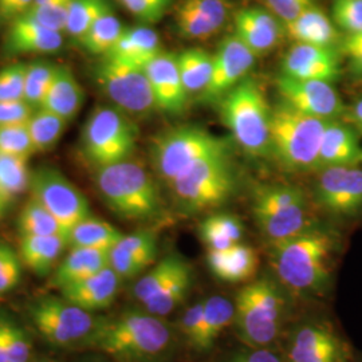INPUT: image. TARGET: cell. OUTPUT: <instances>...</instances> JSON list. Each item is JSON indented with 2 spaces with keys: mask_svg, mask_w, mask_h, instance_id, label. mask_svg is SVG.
Listing matches in <instances>:
<instances>
[{
  "mask_svg": "<svg viewBox=\"0 0 362 362\" xmlns=\"http://www.w3.org/2000/svg\"><path fill=\"white\" fill-rule=\"evenodd\" d=\"M124 26L113 11L103 15L90 30L81 39V45L86 52L104 57L116 45L124 33Z\"/></svg>",
  "mask_w": 362,
  "mask_h": 362,
  "instance_id": "b9f144b4",
  "label": "cell"
},
{
  "mask_svg": "<svg viewBox=\"0 0 362 362\" xmlns=\"http://www.w3.org/2000/svg\"><path fill=\"white\" fill-rule=\"evenodd\" d=\"M345 361L346 348L344 341L325 322H300L288 336L286 362Z\"/></svg>",
  "mask_w": 362,
  "mask_h": 362,
  "instance_id": "2e32d148",
  "label": "cell"
},
{
  "mask_svg": "<svg viewBox=\"0 0 362 362\" xmlns=\"http://www.w3.org/2000/svg\"><path fill=\"white\" fill-rule=\"evenodd\" d=\"M85 103V91L67 66H57L52 85L40 107L70 122Z\"/></svg>",
  "mask_w": 362,
  "mask_h": 362,
  "instance_id": "f1b7e54d",
  "label": "cell"
},
{
  "mask_svg": "<svg viewBox=\"0 0 362 362\" xmlns=\"http://www.w3.org/2000/svg\"><path fill=\"white\" fill-rule=\"evenodd\" d=\"M0 152L27 158L35 153L27 124L0 127Z\"/></svg>",
  "mask_w": 362,
  "mask_h": 362,
  "instance_id": "bcb514c9",
  "label": "cell"
},
{
  "mask_svg": "<svg viewBox=\"0 0 362 362\" xmlns=\"http://www.w3.org/2000/svg\"><path fill=\"white\" fill-rule=\"evenodd\" d=\"M0 333L10 362H30L33 342L26 330L8 314L0 313Z\"/></svg>",
  "mask_w": 362,
  "mask_h": 362,
  "instance_id": "7bdbcfd3",
  "label": "cell"
},
{
  "mask_svg": "<svg viewBox=\"0 0 362 362\" xmlns=\"http://www.w3.org/2000/svg\"><path fill=\"white\" fill-rule=\"evenodd\" d=\"M50 1H57V0H34L33 6H38V4H46V3H50Z\"/></svg>",
  "mask_w": 362,
  "mask_h": 362,
  "instance_id": "be15d7a7",
  "label": "cell"
},
{
  "mask_svg": "<svg viewBox=\"0 0 362 362\" xmlns=\"http://www.w3.org/2000/svg\"><path fill=\"white\" fill-rule=\"evenodd\" d=\"M31 196L52 212L69 235L81 220L90 216V204L77 187L52 167H40L31 172Z\"/></svg>",
  "mask_w": 362,
  "mask_h": 362,
  "instance_id": "4fadbf2b",
  "label": "cell"
},
{
  "mask_svg": "<svg viewBox=\"0 0 362 362\" xmlns=\"http://www.w3.org/2000/svg\"><path fill=\"white\" fill-rule=\"evenodd\" d=\"M31 172L28 158L0 152V194L10 203L30 189Z\"/></svg>",
  "mask_w": 362,
  "mask_h": 362,
  "instance_id": "ab89813d",
  "label": "cell"
},
{
  "mask_svg": "<svg viewBox=\"0 0 362 362\" xmlns=\"http://www.w3.org/2000/svg\"><path fill=\"white\" fill-rule=\"evenodd\" d=\"M124 233L113 224L89 216L77 223L67 235V245L85 248L112 250L121 240Z\"/></svg>",
  "mask_w": 362,
  "mask_h": 362,
  "instance_id": "e575fe53",
  "label": "cell"
},
{
  "mask_svg": "<svg viewBox=\"0 0 362 362\" xmlns=\"http://www.w3.org/2000/svg\"><path fill=\"white\" fill-rule=\"evenodd\" d=\"M252 214L262 233L278 242L308 228L306 196L296 185H267L257 189Z\"/></svg>",
  "mask_w": 362,
  "mask_h": 362,
  "instance_id": "8fae6325",
  "label": "cell"
},
{
  "mask_svg": "<svg viewBox=\"0 0 362 362\" xmlns=\"http://www.w3.org/2000/svg\"><path fill=\"white\" fill-rule=\"evenodd\" d=\"M194 285L192 267H187L177 276H175L168 285L164 286L155 297L144 302L143 308L151 314L158 317H167L172 311L176 310L184 299L188 297Z\"/></svg>",
  "mask_w": 362,
  "mask_h": 362,
  "instance_id": "8d00e7d4",
  "label": "cell"
},
{
  "mask_svg": "<svg viewBox=\"0 0 362 362\" xmlns=\"http://www.w3.org/2000/svg\"><path fill=\"white\" fill-rule=\"evenodd\" d=\"M18 228L21 236L61 235L67 238V233L61 223L33 196L21 211L18 218Z\"/></svg>",
  "mask_w": 362,
  "mask_h": 362,
  "instance_id": "f35d334b",
  "label": "cell"
},
{
  "mask_svg": "<svg viewBox=\"0 0 362 362\" xmlns=\"http://www.w3.org/2000/svg\"><path fill=\"white\" fill-rule=\"evenodd\" d=\"M349 116L353 124H356L357 127L362 125V98L354 104L353 109L350 110Z\"/></svg>",
  "mask_w": 362,
  "mask_h": 362,
  "instance_id": "680465c9",
  "label": "cell"
},
{
  "mask_svg": "<svg viewBox=\"0 0 362 362\" xmlns=\"http://www.w3.org/2000/svg\"><path fill=\"white\" fill-rule=\"evenodd\" d=\"M227 362H286V360L270 346H246L245 349L238 350Z\"/></svg>",
  "mask_w": 362,
  "mask_h": 362,
  "instance_id": "11a10c76",
  "label": "cell"
},
{
  "mask_svg": "<svg viewBox=\"0 0 362 362\" xmlns=\"http://www.w3.org/2000/svg\"><path fill=\"white\" fill-rule=\"evenodd\" d=\"M235 306L228 298L212 296L204 300L203 321L199 336L194 342V350L207 353L214 348L224 329L233 322Z\"/></svg>",
  "mask_w": 362,
  "mask_h": 362,
  "instance_id": "1f68e13d",
  "label": "cell"
},
{
  "mask_svg": "<svg viewBox=\"0 0 362 362\" xmlns=\"http://www.w3.org/2000/svg\"><path fill=\"white\" fill-rule=\"evenodd\" d=\"M358 129L361 130L362 132V125H360V127H358Z\"/></svg>",
  "mask_w": 362,
  "mask_h": 362,
  "instance_id": "03108f58",
  "label": "cell"
},
{
  "mask_svg": "<svg viewBox=\"0 0 362 362\" xmlns=\"http://www.w3.org/2000/svg\"><path fill=\"white\" fill-rule=\"evenodd\" d=\"M121 284V276L109 266L83 281L66 286L59 293L81 309L95 313L105 310L115 303Z\"/></svg>",
  "mask_w": 362,
  "mask_h": 362,
  "instance_id": "603a6c76",
  "label": "cell"
},
{
  "mask_svg": "<svg viewBox=\"0 0 362 362\" xmlns=\"http://www.w3.org/2000/svg\"><path fill=\"white\" fill-rule=\"evenodd\" d=\"M361 160H362V156H361Z\"/></svg>",
  "mask_w": 362,
  "mask_h": 362,
  "instance_id": "003e7915",
  "label": "cell"
},
{
  "mask_svg": "<svg viewBox=\"0 0 362 362\" xmlns=\"http://www.w3.org/2000/svg\"><path fill=\"white\" fill-rule=\"evenodd\" d=\"M22 260L11 247L0 245V296L13 291L22 279Z\"/></svg>",
  "mask_w": 362,
  "mask_h": 362,
  "instance_id": "681fc988",
  "label": "cell"
},
{
  "mask_svg": "<svg viewBox=\"0 0 362 362\" xmlns=\"http://www.w3.org/2000/svg\"><path fill=\"white\" fill-rule=\"evenodd\" d=\"M218 104L223 124L247 155H272V107L254 78H245Z\"/></svg>",
  "mask_w": 362,
  "mask_h": 362,
  "instance_id": "277c9868",
  "label": "cell"
},
{
  "mask_svg": "<svg viewBox=\"0 0 362 362\" xmlns=\"http://www.w3.org/2000/svg\"><path fill=\"white\" fill-rule=\"evenodd\" d=\"M176 59L188 95L202 94L212 74L214 55L202 49H188L177 54Z\"/></svg>",
  "mask_w": 362,
  "mask_h": 362,
  "instance_id": "d590c367",
  "label": "cell"
},
{
  "mask_svg": "<svg viewBox=\"0 0 362 362\" xmlns=\"http://www.w3.org/2000/svg\"><path fill=\"white\" fill-rule=\"evenodd\" d=\"M34 0H0V18L4 21L15 19L26 13Z\"/></svg>",
  "mask_w": 362,
  "mask_h": 362,
  "instance_id": "6f0895ef",
  "label": "cell"
},
{
  "mask_svg": "<svg viewBox=\"0 0 362 362\" xmlns=\"http://www.w3.org/2000/svg\"><path fill=\"white\" fill-rule=\"evenodd\" d=\"M160 52L163 50L158 34L149 27L139 26L125 28L116 45L104 57L145 67Z\"/></svg>",
  "mask_w": 362,
  "mask_h": 362,
  "instance_id": "83f0119b",
  "label": "cell"
},
{
  "mask_svg": "<svg viewBox=\"0 0 362 362\" xmlns=\"http://www.w3.org/2000/svg\"><path fill=\"white\" fill-rule=\"evenodd\" d=\"M144 69L151 83L156 107L173 116L181 115L189 95L181 81L176 54L160 52Z\"/></svg>",
  "mask_w": 362,
  "mask_h": 362,
  "instance_id": "d6986e66",
  "label": "cell"
},
{
  "mask_svg": "<svg viewBox=\"0 0 362 362\" xmlns=\"http://www.w3.org/2000/svg\"><path fill=\"white\" fill-rule=\"evenodd\" d=\"M176 326L145 309L103 317L86 348L117 362H165L177 341Z\"/></svg>",
  "mask_w": 362,
  "mask_h": 362,
  "instance_id": "6da1fadb",
  "label": "cell"
},
{
  "mask_svg": "<svg viewBox=\"0 0 362 362\" xmlns=\"http://www.w3.org/2000/svg\"><path fill=\"white\" fill-rule=\"evenodd\" d=\"M0 362H10V360H8V354H7L6 348H4V342H3V338H1V333H0Z\"/></svg>",
  "mask_w": 362,
  "mask_h": 362,
  "instance_id": "94428289",
  "label": "cell"
},
{
  "mask_svg": "<svg viewBox=\"0 0 362 362\" xmlns=\"http://www.w3.org/2000/svg\"><path fill=\"white\" fill-rule=\"evenodd\" d=\"M275 85L282 103L303 115L333 121L345 112L344 103L333 83L298 79L281 73L275 79Z\"/></svg>",
  "mask_w": 362,
  "mask_h": 362,
  "instance_id": "5bb4252c",
  "label": "cell"
},
{
  "mask_svg": "<svg viewBox=\"0 0 362 362\" xmlns=\"http://www.w3.org/2000/svg\"><path fill=\"white\" fill-rule=\"evenodd\" d=\"M362 149L356 130L348 125L330 121L325 129L318 168L351 167L361 160Z\"/></svg>",
  "mask_w": 362,
  "mask_h": 362,
  "instance_id": "4316f807",
  "label": "cell"
},
{
  "mask_svg": "<svg viewBox=\"0 0 362 362\" xmlns=\"http://www.w3.org/2000/svg\"><path fill=\"white\" fill-rule=\"evenodd\" d=\"M224 152H230V145L224 139L202 127L185 125L156 137L151 156L156 173L169 185L194 163Z\"/></svg>",
  "mask_w": 362,
  "mask_h": 362,
  "instance_id": "9c48e42d",
  "label": "cell"
},
{
  "mask_svg": "<svg viewBox=\"0 0 362 362\" xmlns=\"http://www.w3.org/2000/svg\"><path fill=\"white\" fill-rule=\"evenodd\" d=\"M282 74L298 79L334 83L341 76L339 55L333 46L296 43L286 52Z\"/></svg>",
  "mask_w": 362,
  "mask_h": 362,
  "instance_id": "ac0fdd59",
  "label": "cell"
},
{
  "mask_svg": "<svg viewBox=\"0 0 362 362\" xmlns=\"http://www.w3.org/2000/svg\"><path fill=\"white\" fill-rule=\"evenodd\" d=\"M227 16L224 0H182L176 8V26L182 38L206 39L219 31Z\"/></svg>",
  "mask_w": 362,
  "mask_h": 362,
  "instance_id": "44dd1931",
  "label": "cell"
},
{
  "mask_svg": "<svg viewBox=\"0 0 362 362\" xmlns=\"http://www.w3.org/2000/svg\"><path fill=\"white\" fill-rule=\"evenodd\" d=\"M332 19L346 34L362 31V0H334Z\"/></svg>",
  "mask_w": 362,
  "mask_h": 362,
  "instance_id": "c3c4849f",
  "label": "cell"
},
{
  "mask_svg": "<svg viewBox=\"0 0 362 362\" xmlns=\"http://www.w3.org/2000/svg\"><path fill=\"white\" fill-rule=\"evenodd\" d=\"M233 326L246 346H272L281 332L286 299L272 279L260 278L242 287L235 297Z\"/></svg>",
  "mask_w": 362,
  "mask_h": 362,
  "instance_id": "5b68a950",
  "label": "cell"
},
{
  "mask_svg": "<svg viewBox=\"0 0 362 362\" xmlns=\"http://www.w3.org/2000/svg\"><path fill=\"white\" fill-rule=\"evenodd\" d=\"M269 10L276 18L287 23L297 18L299 13H303L306 8L314 6V0H263Z\"/></svg>",
  "mask_w": 362,
  "mask_h": 362,
  "instance_id": "db71d44e",
  "label": "cell"
},
{
  "mask_svg": "<svg viewBox=\"0 0 362 362\" xmlns=\"http://www.w3.org/2000/svg\"><path fill=\"white\" fill-rule=\"evenodd\" d=\"M191 264L180 257L179 254H169L165 258L157 262L155 266L132 287V296L143 305L148 299L155 297L156 294L169 282L184 272Z\"/></svg>",
  "mask_w": 362,
  "mask_h": 362,
  "instance_id": "d6a6232c",
  "label": "cell"
},
{
  "mask_svg": "<svg viewBox=\"0 0 362 362\" xmlns=\"http://www.w3.org/2000/svg\"><path fill=\"white\" fill-rule=\"evenodd\" d=\"M157 238L149 230L124 235L110 250V267L121 279H132L155 263Z\"/></svg>",
  "mask_w": 362,
  "mask_h": 362,
  "instance_id": "7402d4cb",
  "label": "cell"
},
{
  "mask_svg": "<svg viewBox=\"0 0 362 362\" xmlns=\"http://www.w3.org/2000/svg\"><path fill=\"white\" fill-rule=\"evenodd\" d=\"M34 362H59L57 360H52V358H47V357H40L38 360H35Z\"/></svg>",
  "mask_w": 362,
  "mask_h": 362,
  "instance_id": "e7e4bbea",
  "label": "cell"
},
{
  "mask_svg": "<svg viewBox=\"0 0 362 362\" xmlns=\"http://www.w3.org/2000/svg\"><path fill=\"white\" fill-rule=\"evenodd\" d=\"M333 239L327 233L306 230L272 243V266L282 285L298 296L320 294L330 279Z\"/></svg>",
  "mask_w": 362,
  "mask_h": 362,
  "instance_id": "7a4b0ae2",
  "label": "cell"
},
{
  "mask_svg": "<svg viewBox=\"0 0 362 362\" xmlns=\"http://www.w3.org/2000/svg\"><path fill=\"white\" fill-rule=\"evenodd\" d=\"M257 58L235 34L223 39L214 55L212 74L207 88L200 94V100L207 104L219 103L228 91L247 77Z\"/></svg>",
  "mask_w": 362,
  "mask_h": 362,
  "instance_id": "9a60e30c",
  "label": "cell"
},
{
  "mask_svg": "<svg viewBox=\"0 0 362 362\" xmlns=\"http://www.w3.org/2000/svg\"><path fill=\"white\" fill-rule=\"evenodd\" d=\"M329 122L303 115L284 103L276 105L272 107V155L288 170L318 168L321 143Z\"/></svg>",
  "mask_w": 362,
  "mask_h": 362,
  "instance_id": "52a82bcc",
  "label": "cell"
},
{
  "mask_svg": "<svg viewBox=\"0 0 362 362\" xmlns=\"http://www.w3.org/2000/svg\"><path fill=\"white\" fill-rule=\"evenodd\" d=\"M342 50L348 57L353 71L362 74V31L348 34L342 42Z\"/></svg>",
  "mask_w": 362,
  "mask_h": 362,
  "instance_id": "9f6ffc18",
  "label": "cell"
},
{
  "mask_svg": "<svg viewBox=\"0 0 362 362\" xmlns=\"http://www.w3.org/2000/svg\"><path fill=\"white\" fill-rule=\"evenodd\" d=\"M71 3L73 0H57L46 4L31 6V8L27 11L26 15L34 18L40 25L50 30L64 33L66 30L67 16H69Z\"/></svg>",
  "mask_w": 362,
  "mask_h": 362,
  "instance_id": "f6af8a7d",
  "label": "cell"
},
{
  "mask_svg": "<svg viewBox=\"0 0 362 362\" xmlns=\"http://www.w3.org/2000/svg\"><path fill=\"white\" fill-rule=\"evenodd\" d=\"M62 33L50 30L23 13L13 19L4 49L11 55L54 54L62 49Z\"/></svg>",
  "mask_w": 362,
  "mask_h": 362,
  "instance_id": "cb8c5ba5",
  "label": "cell"
},
{
  "mask_svg": "<svg viewBox=\"0 0 362 362\" xmlns=\"http://www.w3.org/2000/svg\"><path fill=\"white\" fill-rule=\"evenodd\" d=\"M181 212L194 215L226 204L236 188L230 152L209 156L182 170L169 184Z\"/></svg>",
  "mask_w": 362,
  "mask_h": 362,
  "instance_id": "8992f818",
  "label": "cell"
},
{
  "mask_svg": "<svg viewBox=\"0 0 362 362\" xmlns=\"http://www.w3.org/2000/svg\"><path fill=\"white\" fill-rule=\"evenodd\" d=\"M203 310H204V300L196 302L181 314L180 320L176 325V330L179 336L182 337L191 346H194L196 338L199 336L200 326L203 321Z\"/></svg>",
  "mask_w": 362,
  "mask_h": 362,
  "instance_id": "816d5d0a",
  "label": "cell"
},
{
  "mask_svg": "<svg viewBox=\"0 0 362 362\" xmlns=\"http://www.w3.org/2000/svg\"><path fill=\"white\" fill-rule=\"evenodd\" d=\"M82 151L95 168L130 158L136 149L137 129L129 116L115 106H97L82 130Z\"/></svg>",
  "mask_w": 362,
  "mask_h": 362,
  "instance_id": "30bf717a",
  "label": "cell"
},
{
  "mask_svg": "<svg viewBox=\"0 0 362 362\" xmlns=\"http://www.w3.org/2000/svg\"><path fill=\"white\" fill-rule=\"evenodd\" d=\"M78 362H109L107 360H105L103 357H85L82 358L81 361Z\"/></svg>",
  "mask_w": 362,
  "mask_h": 362,
  "instance_id": "6125c7cd",
  "label": "cell"
},
{
  "mask_svg": "<svg viewBox=\"0 0 362 362\" xmlns=\"http://www.w3.org/2000/svg\"><path fill=\"white\" fill-rule=\"evenodd\" d=\"M27 64H13L0 70V103L25 100Z\"/></svg>",
  "mask_w": 362,
  "mask_h": 362,
  "instance_id": "7dc6e473",
  "label": "cell"
},
{
  "mask_svg": "<svg viewBox=\"0 0 362 362\" xmlns=\"http://www.w3.org/2000/svg\"><path fill=\"white\" fill-rule=\"evenodd\" d=\"M67 121L55 113L49 112L43 107L35 109L33 116L27 121V129L30 133L31 141L34 145L35 153L47 152L52 149L61 140Z\"/></svg>",
  "mask_w": 362,
  "mask_h": 362,
  "instance_id": "74e56055",
  "label": "cell"
},
{
  "mask_svg": "<svg viewBox=\"0 0 362 362\" xmlns=\"http://www.w3.org/2000/svg\"><path fill=\"white\" fill-rule=\"evenodd\" d=\"M207 264L221 282L242 284L251 281L258 272V254L252 247L238 243L226 250L208 251Z\"/></svg>",
  "mask_w": 362,
  "mask_h": 362,
  "instance_id": "d4e9b609",
  "label": "cell"
},
{
  "mask_svg": "<svg viewBox=\"0 0 362 362\" xmlns=\"http://www.w3.org/2000/svg\"><path fill=\"white\" fill-rule=\"evenodd\" d=\"M67 245V238L61 235L22 236L19 257L28 270L38 276L50 275Z\"/></svg>",
  "mask_w": 362,
  "mask_h": 362,
  "instance_id": "4dcf8cb0",
  "label": "cell"
},
{
  "mask_svg": "<svg viewBox=\"0 0 362 362\" xmlns=\"http://www.w3.org/2000/svg\"><path fill=\"white\" fill-rule=\"evenodd\" d=\"M34 110L35 109L25 100L0 103V127L27 124Z\"/></svg>",
  "mask_w": 362,
  "mask_h": 362,
  "instance_id": "f5cc1de1",
  "label": "cell"
},
{
  "mask_svg": "<svg viewBox=\"0 0 362 362\" xmlns=\"http://www.w3.org/2000/svg\"><path fill=\"white\" fill-rule=\"evenodd\" d=\"M285 34L296 43L333 46L338 33L337 26L326 13L315 4L306 8L293 21L284 23Z\"/></svg>",
  "mask_w": 362,
  "mask_h": 362,
  "instance_id": "f546056e",
  "label": "cell"
},
{
  "mask_svg": "<svg viewBox=\"0 0 362 362\" xmlns=\"http://www.w3.org/2000/svg\"><path fill=\"white\" fill-rule=\"evenodd\" d=\"M315 197L333 215L353 216L362 208V169L324 168L315 184Z\"/></svg>",
  "mask_w": 362,
  "mask_h": 362,
  "instance_id": "e0dca14e",
  "label": "cell"
},
{
  "mask_svg": "<svg viewBox=\"0 0 362 362\" xmlns=\"http://www.w3.org/2000/svg\"><path fill=\"white\" fill-rule=\"evenodd\" d=\"M199 235L208 251H220L240 243L245 227L231 214H214L200 223Z\"/></svg>",
  "mask_w": 362,
  "mask_h": 362,
  "instance_id": "836d02e7",
  "label": "cell"
},
{
  "mask_svg": "<svg viewBox=\"0 0 362 362\" xmlns=\"http://www.w3.org/2000/svg\"><path fill=\"white\" fill-rule=\"evenodd\" d=\"M110 11L113 10L107 0H73L65 31L71 38L81 42L90 27L103 15Z\"/></svg>",
  "mask_w": 362,
  "mask_h": 362,
  "instance_id": "60d3db41",
  "label": "cell"
},
{
  "mask_svg": "<svg viewBox=\"0 0 362 362\" xmlns=\"http://www.w3.org/2000/svg\"><path fill=\"white\" fill-rule=\"evenodd\" d=\"M27 314L39 336L55 348H86L103 318L62 296L33 299L27 306Z\"/></svg>",
  "mask_w": 362,
  "mask_h": 362,
  "instance_id": "ba28073f",
  "label": "cell"
},
{
  "mask_svg": "<svg viewBox=\"0 0 362 362\" xmlns=\"http://www.w3.org/2000/svg\"><path fill=\"white\" fill-rule=\"evenodd\" d=\"M94 181L103 202L121 219L148 221L163 212L155 179L139 161L128 158L95 169Z\"/></svg>",
  "mask_w": 362,
  "mask_h": 362,
  "instance_id": "3957f363",
  "label": "cell"
},
{
  "mask_svg": "<svg viewBox=\"0 0 362 362\" xmlns=\"http://www.w3.org/2000/svg\"><path fill=\"white\" fill-rule=\"evenodd\" d=\"M57 65L50 62L37 61L27 64L26 81H25V101L34 109H39L52 85Z\"/></svg>",
  "mask_w": 362,
  "mask_h": 362,
  "instance_id": "ee69618b",
  "label": "cell"
},
{
  "mask_svg": "<svg viewBox=\"0 0 362 362\" xmlns=\"http://www.w3.org/2000/svg\"><path fill=\"white\" fill-rule=\"evenodd\" d=\"M93 73L105 95L127 116L144 118L157 109L144 67L103 57Z\"/></svg>",
  "mask_w": 362,
  "mask_h": 362,
  "instance_id": "7c38bea8",
  "label": "cell"
},
{
  "mask_svg": "<svg viewBox=\"0 0 362 362\" xmlns=\"http://www.w3.org/2000/svg\"><path fill=\"white\" fill-rule=\"evenodd\" d=\"M235 35L259 57L278 46L285 35V27L269 10L245 8L235 15Z\"/></svg>",
  "mask_w": 362,
  "mask_h": 362,
  "instance_id": "ffe728a7",
  "label": "cell"
},
{
  "mask_svg": "<svg viewBox=\"0 0 362 362\" xmlns=\"http://www.w3.org/2000/svg\"><path fill=\"white\" fill-rule=\"evenodd\" d=\"M143 23H157L168 13L172 0H117Z\"/></svg>",
  "mask_w": 362,
  "mask_h": 362,
  "instance_id": "f907efd6",
  "label": "cell"
},
{
  "mask_svg": "<svg viewBox=\"0 0 362 362\" xmlns=\"http://www.w3.org/2000/svg\"><path fill=\"white\" fill-rule=\"evenodd\" d=\"M8 206H10V202L3 194H0V220L4 218V215L8 209Z\"/></svg>",
  "mask_w": 362,
  "mask_h": 362,
  "instance_id": "91938a15",
  "label": "cell"
},
{
  "mask_svg": "<svg viewBox=\"0 0 362 362\" xmlns=\"http://www.w3.org/2000/svg\"><path fill=\"white\" fill-rule=\"evenodd\" d=\"M110 266V250L73 247L66 258L55 267L49 285L64 288L77 284Z\"/></svg>",
  "mask_w": 362,
  "mask_h": 362,
  "instance_id": "484cf974",
  "label": "cell"
}]
</instances>
